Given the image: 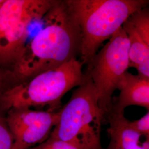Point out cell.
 <instances>
[{
    "label": "cell",
    "instance_id": "1",
    "mask_svg": "<svg viewBox=\"0 0 149 149\" xmlns=\"http://www.w3.org/2000/svg\"><path fill=\"white\" fill-rule=\"evenodd\" d=\"M44 25L26 44L11 72L20 82L55 69L80 55V27L66 0H55Z\"/></svg>",
    "mask_w": 149,
    "mask_h": 149
},
{
    "label": "cell",
    "instance_id": "2",
    "mask_svg": "<svg viewBox=\"0 0 149 149\" xmlns=\"http://www.w3.org/2000/svg\"><path fill=\"white\" fill-rule=\"evenodd\" d=\"M80 27L81 62L88 65L103 43L148 0H66Z\"/></svg>",
    "mask_w": 149,
    "mask_h": 149
},
{
    "label": "cell",
    "instance_id": "3",
    "mask_svg": "<svg viewBox=\"0 0 149 149\" xmlns=\"http://www.w3.org/2000/svg\"><path fill=\"white\" fill-rule=\"evenodd\" d=\"M85 73V82L72 92L69 101L60 109L58 121L50 136L80 149H104L102 127L107 123L108 112L101 106L90 76Z\"/></svg>",
    "mask_w": 149,
    "mask_h": 149
},
{
    "label": "cell",
    "instance_id": "4",
    "mask_svg": "<svg viewBox=\"0 0 149 149\" xmlns=\"http://www.w3.org/2000/svg\"><path fill=\"white\" fill-rule=\"evenodd\" d=\"M83 64L74 59L55 69L7 88L0 96V112L13 108H44L59 111L61 99L75 87L83 84L87 76Z\"/></svg>",
    "mask_w": 149,
    "mask_h": 149
},
{
    "label": "cell",
    "instance_id": "5",
    "mask_svg": "<svg viewBox=\"0 0 149 149\" xmlns=\"http://www.w3.org/2000/svg\"><path fill=\"white\" fill-rule=\"evenodd\" d=\"M55 0H5L0 6V65L15 63L26 44L28 28L41 20Z\"/></svg>",
    "mask_w": 149,
    "mask_h": 149
},
{
    "label": "cell",
    "instance_id": "6",
    "mask_svg": "<svg viewBox=\"0 0 149 149\" xmlns=\"http://www.w3.org/2000/svg\"><path fill=\"white\" fill-rule=\"evenodd\" d=\"M129 41L120 28L98 52L87 65L86 71L90 76L102 107L109 112L113 93L129 68Z\"/></svg>",
    "mask_w": 149,
    "mask_h": 149
},
{
    "label": "cell",
    "instance_id": "7",
    "mask_svg": "<svg viewBox=\"0 0 149 149\" xmlns=\"http://www.w3.org/2000/svg\"><path fill=\"white\" fill-rule=\"evenodd\" d=\"M59 111L29 108L7 111L5 117L14 139L13 149H30L47 140L58 121Z\"/></svg>",
    "mask_w": 149,
    "mask_h": 149
},
{
    "label": "cell",
    "instance_id": "8",
    "mask_svg": "<svg viewBox=\"0 0 149 149\" xmlns=\"http://www.w3.org/2000/svg\"><path fill=\"white\" fill-rule=\"evenodd\" d=\"M107 132L110 138L104 149H149V138H145L134 130L129 125L124 112L116 109L112 104L108 112Z\"/></svg>",
    "mask_w": 149,
    "mask_h": 149
},
{
    "label": "cell",
    "instance_id": "9",
    "mask_svg": "<svg viewBox=\"0 0 149 149\" xmlns=\"http://www.w3.org/2000/svg\"><path fill=\"white\" fill-rule=\"evenodd\" d=\"M120 93L113 97L112 105L117 111L124 112L129 106L142 107L149 111V79L128 71L123 75L117 86Z\"/></svg>",
    "mask_w": 149,
    "mask_h": 149
},
{
    "label": "cell",
    "instance_id": "10",
    "mask_svg": "<svg viewBox=\"0 0 149 149\" xmlns=\"http://www.w3.org/2000/svg\"><path fill=\"white\" fill-rule=\"evenodd\" d=\"M122 28L129 41V68L135 69L138 74L149 79V45L144 42L128 19Z\"/></svg>",
    "mask_w": 149,
    "mask_h": 149
},
{
    "label": "cell",
    "instance_id": "11",
    "mask_svg": "<svg viewBox=\"0 0 149 149\" xmlns=\"http://www.w3.org/2000/svg\"><path fill=\"white\" fill-rule=\"evenodd\" d=\"M144 42L149 45V10L148 6L134 12L128 19Z\"/></svg>",
    "mask_w": 149,
    "mask_h": 149
},
{
    "label": "cell",
    "instance_id": "12",
    "mask_svg": "<svg viewBox=\"0 0 149 149\" xmlns=\"http://www.w3.org/2000/svg\"><path fill=\"white\" fill-rule=\"evenodd\" d=\"M13 137L11 134L5 117L0 112V149H13Z\"/></svg>",
    "mask_w": 149,
    "mask_h": 149
},
{
    "label": "cell",
    "instance_id": "13",
    "mask_svg": "<svg viewBox=\"0 0 149 149\" xmlns=\"http://www.w3.org/2000/svg\"><path fill=\"white\" fill-rule=\"evenodd\" d=\"M29 149H80L69 142L59 139L49 138L42 143Z\"/></svg>",
    "mask_w": 149,
    "mask_h": 149
},
{
    "label": "cell",
    "instance_id": "14",
    "mask_svg": "<svg viewBox=\"0 0 149 149\" xmlns=\"http://www.w3.org/2000/svg\"><path fill=\"white\" fill-rule=\"evenodd\" d=\"M129 126L141 136L149 138V111L139 119L130 121L129 120Z\"/></svg>",
    "mask_w": 149,
    "mask_h": 149
},
{
    "label": "cell",
    "instance_id": "15",
    "mask_svg": "<svg viewBox=\"0 0 149 149\" xmlns=\"http://www.w3.org/2000/svg\"><path fill=\"white\" fill-rule=\"evenodd\" d=\"M6 73L4 70L0 68V96L5 91V82L6 80Z\"/></svg>",
    "mask_w": 149,
    "mask_h": 149
},
{
    "label": "cell",
    "instance_id": "16",
    "mask_svg": "<svg viewBox=\"0 0 149 149\" xmlns=\"http://www.w3.org/2000/svg\"><path fill=\"white\" fill-rule=\"evenodd\" d=\"M4 1H5V0H0V6L4 2Z\"/></svg>",
    "mask_w": 149,
    "mask_h": 149
}]
</instances>
